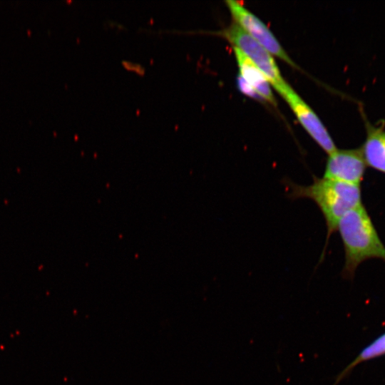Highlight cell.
<instances>
[{
	"instance_id": "obj_6",
	"label": "cell",
	"mask_w": 385,
	"mask_h": 385,
	"mask_svg": "<svg viewBox=\"0 0 385 385\" xmlns=\"http://www.w3.org/2000/svg\"><path fill=\"white\" fill-rule=\"evenodd\" d=\"M282 97L306 131L324 152L329 155L337 149L320 119L292 87Z\"/></svg>"
},
{
	"instance_id": "obj_9",
	"label": "cell",
	"mask_w": 385,
	"mask_h": 385,
	"mask_svg": "<svg viewBox=\"0 0 385 385\" xmlns=\"http://www.w3.org/2000/svg\"><path fill=\"white\" fill-rule=\"evenodd\" d=\"M385 354V333L366 346L359 354L339 374L334 385H337L358 364Z\"/></svg>"
},
{
	"instance_id": "obj_5",
	"label": "cell",
	"mask_w": 385,
	"mask_h": 385,
	"mask_svg": "<svg viewBox=\"0 0 385 385\" xmlns=\"http://www.w3.org/2000/svg\"><path fill=\"white\" fill-rule=\"evenodd\" d=\"M328 155L323 178L360 185L366 167L360 148L337 149Z\"/></svg>"
},
{
	"instance_id": "obj_10",
	"label": "cell",
	"mask_w": 385,
	"mask_h": 385,
	"mask_svg": "<svg viewBox=\"0 0 385 385\" xmlns=\"http://www.w3.org/2000/svg\"><path fill=\"white\" fill-rule=\"evenodd\" d=\"M237 86L241 92L249 97L263 100L261 96L240 76L237 78Z\"/></svg>"
},
{
	"instance_id": "obj_8",
	"label": "cell",
	"mask_w": 385,
	"mask_h": 385,
	"mask_svg": "<svg viewBox=\"0 0 385 385\" xmlns=\"http://www.w3.org/2000/svg\"><path fill=\"white\" fill-rule=\"evenodd\" d=\"M234 51L240 76L263 100L276 106L277 101L272 93L271 85L265 75L240 50L234 47Z\"/></svg>"
},
{
	"instance_id": "obj_2",
	"label": "cell",
	"mask_w": 385,
	"mask_h": 385,
	"mask_svg": "<svg viewBox=\"0 0 385 385\" xmlns=\"http://www.w3.org/2000/svg\"><path fill=\"white\" fill-rule=\"evenodd\" d=\"M337 230L345 253L344 277L352 278L357 267L368 259L385 261V246L362 205L346 212L339 220Z\"/></svg>"
},
{
	"instance_id": "obj_7",
	"label": "cell",
	"mask_w": 385,
	"mask_h": 385,
	"mask_svg": "<svg viewBox=\"0 0 385 385\" xmlns=\"http://www.w3.org/2000/svg\"><path fill=\"white\" fill-rule=\"evenodd\" d=\"M366 138L360 148L366 165L385 173V128L365 119Z\"/></svg>"
},
{
	"instance_id": "obj_4",
	"label": "cell",
	"mask_w": 385,
	"mask_h": 385,
	"mask_svg": "<svg viewBox=\"0 0 385 385\" xmlns=\"http://www.w3.org/2000/svg\"><path fill=\"white\" fill-rule=\"evenodd\" d=\"M226 5L234 19L249 36L266 48L272 56L293 67L297 65L286 53L270 29L257 16L237 1L227 0Z\"/></svg>"
},
{
	"instance_id": "obj_3",
	"label": "cell",
	"mask_w": 385,
	"mask_h": 385,
	"mask_svg": "<svg viewBox=\"0 0 385 385\" xmlns=\"http://www.w3.org/2000/svg\"><path fill=\"white\" fill-rule=\"evenodd\" d=\"M220 34L262 71L281 96L291 88L283 78L273 56L236 23L233 22Z\"/></svg>"
},
{
	"instance_id": "obj_1",
	"label": "cell",
	"mask_w": 385,
	"mask_h": 385,
	"mask_svg": "<svg viewBox=\"0 0 385 385\" xmlns=\"http://www.w3.org/2000/svg\"><path fill=\"white\" fill-rule=\"evenodd\" d=\"M284 184L289 199L307 198L317 205L327 225L326 246L329 237L337 230L341 218L362 205L360 185L316 176L308 185H299L289 179H284Z\"/></svg>"
}]
</instances>
